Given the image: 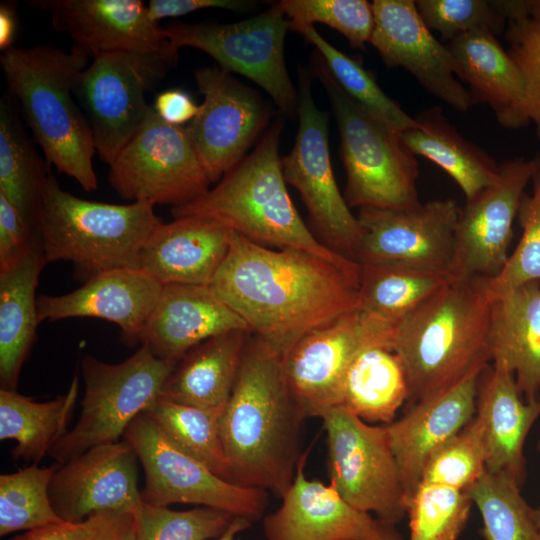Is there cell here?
<instances>
[{"label":"cell","mask_w":540,"mask_h":540,"mask_svg":"<svg viewBox=\"0 0 540 540\" xmlns=\"http://www.w3.org/2000/svg\"><path fill=\"white\" fill-rule=\"evenodd\" d=\"M360 264L273 249L232 231L208 285L281 357L304 335L359 307Z\"/></svg>","instance_id":"obj_1"},{"label":"cell","mask_w":540,"mask_h":540,"mask_svg":"<svg viewBox=\"0 0 540 540\" xmlns=\"http://www.w3.org/2000/svg\"><path fill=\"white\" fill-rule=\"evenodd\" d=\"M306 418L285 380L282 357L251 334L220 417L227 480L281 498L303 455Z\"/></svg>","instance_id":"obj_2"},{"label":"cell","mask_w":540,"mask_h":540,"mask_svg":"<svg viewBox=\"0 0 540 540\" xmlns=\"http://www.w3.org/2000/svg\"><path fill=\"white\" fill-rule=\"evenodd\" d=\"M489 278L458 276L394 326L393 351L408 383V407L439 395L491 361Z\"/></svg>","instance_id":"obj_3"},{"label":"cell","mask_w":540,"mask_h":540,"mask_svg":"<svg viewBox=\"0 0 540 540\" xmlns=\"http://www.w3.org/2000/svg\"><path fill=\"white\" fill-rule=\"evenodd\" d=\"M89 59L74 46L65 50L50 44L12 47L0 57L8 89L19 101L45 160L87 192L98 187L93 167L96 150L88 120L74 96Z\"/></svg>","instance_id":"obj_4"},{"label":"cell","mask_w":540,"mask_h":540,"mask_svg":"<svg viewBox=\"0 0 540 540\" xmlns=\"http://www.w3.org/2000/svg\"><path fill=\"white\" fill-rule=\"evenodd\" d=\"M282 127L281 119L276 120L214 188L172 207L171 214L212 219L261 245L297 249L332 262L350 260L323 245L292 202L279 156Z\"/></svg>","instance_id":"obj_5"},{"label":"cell","mask_w":540,"mask_h":540,"mask_svg":"<svg viewBox=\"0 0 540 540\" xmlns=\"http://www.w3.org/2000/svg\"><path fill=\"white\" fill-rule=\"evenodd\" d=\"M161 222L150 204L85 200L63 190L50 173L36 232L47 263L70 261L91 277L136 269L142 247Z\"/></svg>","instance_id":"obj_6"},{"label":"cell","mask_w":540,"mask_h":540,"mask_svg":"<svg viewBox=\"0 0 540 540\" xmlns=\"http://www.w3.org/2000/svg\"><path fill=\"white\" fill-rule=\"evenodd\" d=\"M312 60L313 73L326 91L340 134L348 206L405 210L420 205L418 162L400 133L355 103L333 79L317 51Z\"/></svg>","instance_id":"obj_7"},{"label":"cell","mask_w":540,"mask_h":540,"mask_svg":"<svg viewBox=\"0 0 540 540\" xmlns=\"http://www.w3.org/2000/svg\"><path fill=\"white\" fill-rule=\"evenodd\" d=\"M176 365L143 345L116 364L85 355L79 419L48 455L64 464L92 447L120 441L129 424L160 396Z\"/></svg>","instance_id":"obj_8"},{"label":"cell","mask_w":540,"mask_h":540,"mask_svg":"<svg viewBox=\"0 0 540 540\" xmlns=\"http://www.w3.org/2000/svg\"><path fill=\"white\" fill-rule=\"evenodd\" d=\"M177 59L178 51L168 42L155 52L98 55L81 73L75 96L103 162L110 166L139 129L151 108L146 93L160 83Z\"/></svg>","instance_id":"obj_9"},{"label":"cell","mask_w":540,"mask_h":540,"mask_svg":"<svg viewBox=\"0 0 540 540\" xmlns=\"http://www.w3.org/2000/svg\"><path fill=\"white\" fill-rule=\"evenodd\" d=\"M321 419L330 484L354 508L375 513L385 524L400 522L407 495L385 427L368 424L342 405Z\"/></svg>","instance_id":"obj_10"},{"label":"cell","mask_w":540,"mask_h":540,"mask_svg":"<svg viewBox=\"0 0 540 540\" xmlns=\"http://www.w3.org/2000/svg\"><path fill=\"white\" fill-rule=\"evenodd\" d=\"M298 79L299 125L291 152L281 159L283 176L299 192L316 238L334 253L357 261L362 229L335 180L328 114L315 105L305 68H298Z\"/></svg>","instance_id":"obj_11"},{"label":"cell","mask_w":540,"mask_h":540,"mask_svg":"<svg viewBox=\"0 0 540 540\" xmlns=\"http://www.w3.org/2000/svg\"><path fill=\"white\" fill-rule=\"evenodd\" d=\"M394 326L359 306L310 331L282 356L289 390L307 418L341 405L356 356L371 346L393 349Z\"/></svg>","instance_id":"obj_12"},{"label":"cell","mask_w":540,"mask_h":540,"mask_svg":"<svg viewBox=\"0 0 540 540\" xmlns=\"http://www.w3.org/2000/svg\"><path fill=\"white\" fill-rule=\"evenodd\" d=\"M122 438L134 449L144 470L143 502L207 506L251 522L263 515L267 491L221 478L173 444L145 414L129 424Z\"/></svg>","instance_id":"obj_13"},{"label":"cell","mask_w":540,"mask_h":540,"mask_svg":"<svg viewBox=\"0 0 540 540\" xmlns=\"http://www.w3.org/2000/svg\"><path fill=\"white\" fill-rule=\"evenodd\" d=\"M108 180L126 200L172 207L197 199L211 183L186 126L163 121L152 106L109 166Z\"/></svg>","instance_id":"obj_14"},{"label":"cell","mask_w":540,"mask_h":540,"mask_svg":"<svg viewBox=\"0 0 540 540\" xmlns=\"http://www.w3.org/2000/svg\"><path fill=\"white\" fill-rule=\"evenodd\" d=\"M290 21L272 4L246 20L230 24L174 23L165 27L169 44L193 47L211 56L219 67L241 74L273 99L286 116L298 111V92L289 77L284 45Z\"/></svg>","instance_id":"obj_15"},{"label":"cell","mask_w":540,"mask_h":540,"mask_svg":"<svg viewBox=\"0 0 540 540\" xmlns=\"http://www.w3.org/2000/svg\"><path fill=\"white\" fill-rule=\"evenodd\" d=\"M194 78L203 102L186 130L209 181L218 182L246 156L272 112L256 91L217 64L196 69Z\"/></svg>","instance_id":"obj_16"},{"label":"cell","mask_w":540,"mask_h":540,"mask_svg":"<svg viewBox=\"0 0 540 540\" xmlns=\"http://www.w3.org/2000/svg\"><path fill=\"white\" fill-rule=\"evenodd\" d=\"M540 171V152L499 165L496 180L466 200L455 234L453 271L493 278L509 257L513 223L527 185Z\"/></svg>","instance_id":"obj_17"},{"label":"cell","mask_w":540,"mask_h":540,"mask_svg":"<svg viewBox=\"0 0 540 540\" xmlns=\"http://www.w3.org/2000/svg\"><path fill=\"white\" fill-rule=\"evenodd\" d=\"M460 208L453 199L405 210L360 209V264L452 270Z\"/></svg>","instance_id":"obj_18"},{"label":"cell","mask_w":540,"mask_h":540,"mask_svg":"<svg viewBox=\"0 0 540 540\" xmlns=\"http://www.w3.org/2000/svg\"><path fill=\"white\" fill-rule=\"evenodd\" d=\"M137 463L134 449L123 439L60 464L49 486L54 510L67 522L106 512L133 515L142 503Z\"/></svg>","instance_id":"obj_19"},{"label":"cell","mask_w":540,"mask_h":540,"mask_svg":"<svg viewBox=\"0 0 540 540\" xmlns=\"http://www.w3.org/2000/svg\"><path fill=\"white\" fill-rule=\"evenodd\" d=\"M370 44L389 67L407 70L430 94L460 112L474 102L457 79V63L422 21L413 0H374Z\"/></svg>","instance_id":"obj_20"},{"label":"cell","mask_w":540,"mask_h":540,"mask_svg":"<svg viewBox=\"0 0 540 540\" xmlns=\"http://www.w3.org/2000/svg\"><path fill=\"white\" fill-rule=\"evenodd\" d=\"M303 453L281 505L265 516L266 540H387L394 525L347 503L333 485L309 480Z\"/></svg>","instance_id":"obj_21"},{"label":"cell","mask_w":540,"mask_h":540,"mask_svg":"<svg viewBox=\"0 0 540 540\" xmlns=\"http://www.w3.org/2000/svg\"><path fill=\"white\" fill-rule=\"evenodd\" d=\"M55 29L67 33L90 58L116 52H155L167 44L165 27L154 21L140 0H33Z\"/></svg>","instance_id":"obj_22"},{"label":"cell","mask_w":540,"mask_h":540,"mask_svg":"<svg viewBox=\"0 0 540 540\" xmlns=\"http://www.w3.org/2000/svg\"><path fill=\"white\" fill-rule=\"evenodd\" d=\"M162 287L139 269L102 271L72 292L58 296L39 295L38 319L39 322L73 317L105 319L119 326L125 344L135 345Z\"/></svg>","instance_id":"obj_23"},{"label":"cell","mask_w":540,"mask_h":540,"mask_svg":"<svg viewBox=\"0 0 540 540\" xmlns=\"http://www.w3.org/2000/svg\"><path fill=\"white\" fill-rule=\"evenodd\" d=\"M481 373H473L449 390L409 406L403 417L384 426L407 500L420 484L432 454L473 419Z\"/></svg>","instance_id":"obj_24"},{"label":"cell","mask_w":540,"mask_h":540,"mask_svg":"<svg viewBox=\"0 0 540 540\" xmlns=\"http://www.w3.org/2000/svg\"><path fill=\"white\" fill-rule=\"evenodd\" d=\"M249 331L247 324L208 285H163L139 342L177 364L193 347L216 335Z\"/></svg>","instance_id":"obj_25"},{"label":"cell","mask_w":540,"mask_h":540,"mask_svg":"<svg viewBox=\"0 0 540 540\" xmlns=\"http://www.w3.org/2000/svg\"><path fill=\"white\" fill-rule=\"evenodd\" d=\"M231 232L198 216L161 222L142 247L136 269L161 285H209L228 253Z\"/></svg>","instance_id":"obj_26"},{"label":"cell","mask_w":540,"mask_h":540,"mask_svg":"<svg viewBox=\"0 0 540 540\" xmlns=\"http://www.w3.org/2000/svg\"><path fill=\"white\" fill-rule=\"evenodd\" d=\"M539 416L540 400H523L514 375L505 366L492 362L482 371L475 417L483 434L487 472L509 475L522 485L524 443Z\"/></svg>","instance_id":"obj_27"},{"label":"cell","mask_w":540,"mask_h":540,"mask_svg":"<svg viewBox=\"0 0 540 540\" xmlns=\"http://www.w3.org/2000/svg\"><path fill=\"white\" fill-rule=\"evenodd\" d=\"M489 343L491 361L514 375L524 400L539 401L540 283H527L494 298Z\"/></svg>","instance_id":"obj_28"},{"label":"cell","mask_w":540,"mask_h":540,"mask_svg":"<svg viewBox=\"0 0 540 540\" xmlns=\"http://www.w3.org/2000/svg\"><path fill=\"white\" fill-rule=\"evenodd\" d=\"M447 47L457 63V77L467 83L474 104L488 105L501 126L518 129L525 83L496 35L472 30L449 41Z\"/></svg>","instance_id":"obj_29"},{"label":"cell","mask_w":540,"mask_h":540,"mask_svg":"<svg viewBox=\"0 0 540 540\" xmlns=\"http://www.w3.org/2000/svg\"><path fill=\"white\" fill-rule=\"evenodd\" d=\"M250 336L246 330L228 331L190 349L167 378L160 397L222 415Z\"/></svg>","instance_id":"obj_30"},{"label":"cell","mask_w":540,"mask_h":540,"mask_svg":"<svg viewBox=\"0 0 540 540\" xmlns=\"http://www.w3.org/2000/svg\"><path fill=\"white\" fill-rule=\"evenodd\" d=\"M47 264L40 238L10 264L0 267V384L16 390L40 323L36 288Z\"/></svg>","instance_id":"obj_31"},{"label":"cell","mask_w":540,"mask_h":540,"mask_svg":"<svg viewBox=\"0 0 540 540\" xmlns=\"http://www.w3.org/2000/svg\"><path fill=\"white\" fill-rule=\"evenodd\" d=\"M417 125L400 133L413 155L442 168L460 187L466 200L492 184L499 164L483 149L466 140L444 116L440 106L421 111Z\"/></svg>","instance_id":"obj_32"},{"label":"cell","mask_w":540,"mask_h":540,"mask_svg":"<svg viewBox=\"0 0 540 540\" xmlns=\"http://www.w3.org/2000/svg\"><path fill=\"white\" fill-rule=\"evenodd\" d=\"M76 373L68 392L45 402L34 401L16 390L0 389V439L16 441L13 459L38 463L68 432L67 425L78 397Z\"/></svg>","instance_id":"obj_33"},{"label":"cell","mask_w":540,"mask_h":540,"mask_svg":"<svg viewBox=\"0 0 540 540\" xmlns=\"http://www.w3.org/2000/svg\"><path fill=\"white\" fill-rule=\"evenodd\" d=\"M408 395L406 374L397 354L385 346H371L352 362L341 405L367 423L389 424Z\"/></svg>","instance_id":"obj_34"},{"label":"cell","mask_w":540,"mask_h":540,"mask_svg":"<svg viewBox=\"0 0 540 540\" xmlns=\"http://www.w3.org/2000/svg\"><path fill=\"white\" fill-rule=\"evenodd\" d=\"M49 165L39 155L5 95L0 101V194L34 232L51 173Z\"/></svg>","instance_id":"obj_35"},{"label":"cell","mask_w":540,"mask_h":540,"mask_svg":"<svg viewBox=\"0 0 540 540\" xmlns=\"http://www.w3.org/2000/svg\"><path fill=\"white\" fill-rule=\"evenodd\" d=\"M458 276L452 270L360 264L359 306L395 325Z\"/></svg>","instance_id":"obj_36"},{"label":"cell","mask_w":540,"mask_h":540,"mask_svg":"<svg viewBox=\"0 0 540 540\" xmlns=\"http://www.w3.org/2000/svg\"><path fill=\"white\" fill-rule=\"evenodd\" d=\"M290 28L316 47L333 79L361 108L399 133L417 125L415 117L409 116L385 94L361 61L338 50L313 25H291Z\"/></svg>","instance_id":"obj_37"},{"label":"cell","mask_w":540,"mask_h":540,"mask_svg":"<svg viewBox=\"0 0 540 540\" xmlns=\"http://www.w3.org/2000/svg\"><path fill=\"white\" fill-rule=\"evenodd\" d=\"M142 414L178 448L227 480L220 435L221 414L160 396Z\"/></svg>","instance_id":"obj_38"},{"label":"cell","mask_w":540,"mask_h":540,"mask_svg":"<svg viewBox=\"0 0 540 540\" xmlns=\"http://www.w3.org/2000/svg\"><path fill=\"white\" fill-rule=\"evenodd\" d=\"M511 476L487 471L466 493L482 516L486 540H540L531 508Z\"/></svg>","instance_id":"obj_39"},{"label":"cell","mask_w":540,"mask_h":540,"mask_svg":"<svg viewBox=\"0 0 540 540\" xmlns=\"http://www.w3.org/2000/svg\"><path fill=\"white\" fill-rule=\"evenodd\" d=\"M36 463L0 475V536L59 524L64 520L54 510L49 486L59 467Z\"/></svg>","instance_id":"obj_40"},{"label":"cell","mask_w":540,"mask_h":540,"mask_svg":"<svg viewBox=\"0 0 540 540\" xmlns=\"http://www.w3.org/2000/svg\"><path fill=\"white\" fill-rule=\"evenodd\" d=\"M472 504L466 491L421 482L406 503L410 540H457Z\"/></svg>","instance_id":"obj_41"},{"label":"cell","mask_w":540,"mask_h":540,"mask_svg":"<svg viewBox=\"0 0 540 540\" xmlns=\"http://www.w3.org/2000/svg\"><path fill=\"white\" fill-rule=\"evenodd\" d=\"M132 516L136 540L219 538L236 517L227 511L207 506L179 511L143 501Z\"/></svg>","instance_id":"obj_42"},{"label":"cell","mask_w":540,"mask_h":540,"mask_svg":"<svg viewBox=\"0 0 540 540\" xmlns=\"http://www.w3.org/2000/svg\"><path fill=\"white\" fill-rule=\"evenodd\" d=\"M486 471V452L479 421L473 419L436 450L427 461L421 482L465 491Z\"/></svg>","instance_id":"obj_43"},{"label":"cell","mask_w":540,"mask_h":540,"mask_svg":"<svg viewBox=\"0 0 540 540\" xmlns=\"http://www.w3.org/2000/svg\"><path fill=\"white\" fill-rule=\"evenodd\" d=\"M274 4L290 26L323 23L341 33L353 48L364 49L370 43L374 14L366 0H282Z\"/></svg>","instance_id":"obj_44"},{"label":"cell","mask_w":540,"mask_h":540,"mask_svg":"<svg viewBox=\"0 0 540 540\" xmlns=\"http://www.w3.org/2000/svg\"><path fill=\"white\" fill-rule=\"evenodd\" d=\"M532 186V194H524L518 210L521 239L500 273L489 279L493 298L527 283H540V171Z\"/></svg>","instance_id":"obj_45"},{"label":"cell","mask_w":540,"mask_h":540,"mask_svg":"<svg viewBox=\"0 0 540 540\" xmlns=\"http://www.w3.org/2000/svg\"><path fill=\"white\" fill-rule=\"evenodd\" d=\"M422 21L443 40L452 39L472 30L485 29L495 35L505 31L507 21L486 0H416Z\"/></svg>","instance_id":"obj_46"},{"label":"cell","mask_w":540,"mask_h":540,"mask_svg":"<svg viewBox=\"0 0 540 540\" xmlns=\"http://www.w3.org/2000/svg\"><path fill=\"white\" fill-rule=\"evenodd\" d=\"M505 37L507 52L525 83V96L518 114V128L533 124L540 141V19L508 20Z\"/></svg>","instance_id":"obj_47"},{"label":"cell","mask_w":540,"mask_h":540,"mask_svg":"<svg viewBox=\"0 0 540 540\" xmlns=\"http://www.w3.org/2000/svg\"><path fill=\"white\" fill-rule=\"evenodd\" d=\"M132 518L126 513H100L80 522L64 521L26 531L10 540H112Z\"/></svg>","instance_id":"obj_48"},{"label":"cell","mask_w":540,"mask_h":540,"mask_svg":"<svg viewBox=\"0 0 540 540\" xmlns=\"http://www.w3.org/2000/svg\"><path fill=\"white\" fill-rule=\"evenodd\" d=\"M37 238L38 234L0 194V267L22 256Z\"/></svg>","instance_id":"obj_49"},{"label":"cell","mask_w":540,"mask_h":540,"mask_svg":"<svg viewBox=\"0 0 540 540\" xmlns=\"http://www.w3.org/2000/svg\"><path fill=\"white\" fill-rule=\"evenodd\" d=\"M150 17L159 22L163 18L177 17L205 8L246 11L252 2L243 0H150L147 4Z\"/></svg>","instance_id":"obj_50"},{"label":"cell","mask_w":540,"mask_h":540,"mask_svg":"<svg viewBox=\"0 0 540 540\" xmlns=\"http://www.w3.org/2000/svg\"><path fill=\"white\" fill-rule=\"evenodd\" d=\"M157 115L165 122L184 126L199 113L197 105L190 94L182 89H168L157 94L152 105Z\"/></svg>","instance_id":"obj_51"},{"label":"cell","mask_w":540,"mask_h":540,"mask_svg":"<svg viewBox=\"0 0 540 540\" xmlns=\"http://www.w3.org/2000/svg\"><path fill=\"white\" fill-rule=\"evenodd\" d=\"M492 3L506 21L519 18L540 19V0H495Z\"/></svg>","instance_id":"obj_52"},{"label":"cell","mask_w":540,"mask_h":540,"mask_svg":"<svg viewBox=\"0 0 540 540\" xmlns=\"http://www.w3.org/2000/svg\"><path fill=\"white\" fill-rule=\"evenodd\" d=\"M17 30L16 10L12 3L0 4V49L3 51L12 48Z\"/></svg>","instance_id":"obj_53"},{"label":"cell","mask_w":540,"mask_h":540,"mask_svg":"<svg viewBox=\"0 0 540 540\" xmlns=\"http://www.w3.org/2000/svg\"><path fill=\"white\" fill-rule=\"evenodd\" d=\"M252 522L243 517H235L228 529L217 540H235L236 536L248 529Z\"/></svg>","instance_id":"obj_54"},{"label":"cell","mask_w":540,"mask_h":540,"mask_svg":"<svg viewBox=\"0 0 540 540\" xmlns=\"http://www.w3.org/2000/svg\"><path fill=\"white\" fill-rule=\"evenodd\" d=\"M112 540H136L133 518Z\"/></svg>","instance_id":"obj_55"},{"label":"cell","mask_w":540,"mask_h":540,"mask_svg":"<svg viewBox=\"0 0 540 540\" xmlns=\"http://www.w3.org/2000/svg\"><path fill=\"white\" fill-rule=\"evenodd\" d=\"M538 450L540 451V441L538 443ZM533 515H534V520L538 526V528L540 529V506L537 507L536 509H533Z\"/></svg>","instance_id":"obj_56"},{"label":"cell","mask_w":540,"mask_h":540,"mask_svg":"<svg viewBox=\"0 0 540 540\" xmlns=\"http://www.w3.org/2000/svg\"><path fill=\"white\" fill-rule=\"evenodd\" d=\"M387 540H402L400 535L393 529L387 537Z\"/></svg>","instance_id":"obj_57"}]
</instances>
